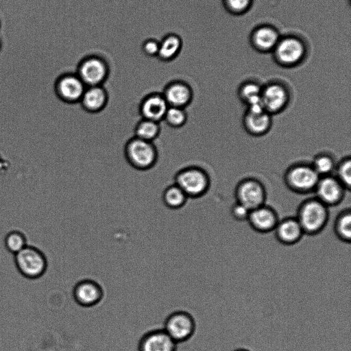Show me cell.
Returning a JSON list of instances; mask_svg holds the SVG:
<instances>
[{"label": "cell", "instance_id": "cell-1", "mask_svg": "<svg viewBox=\"0 0 351 351\" xmlns=\"http://www.w3.org/2000/svg\"><path fill=\"white\" fill-rule=\"evenodd\" d=\"M304 234L314 236L319 234L326 227L329 213L328 206L317 198L303 202L298 208L295 217Z\"/></svg>", "mask_w": 351, "mask_h": 351}, {"label": "cell", "instance_id": "cell-2", "mask_svg": "<svg viewBox=\"0 0 351 351\" xmlns=\"http://www.w3.org/2000/svg\"><path fill=\"white\" fill-rule=\"evenodd\" d=\"M124 156L133 168L146 171L152 169L157 162L158 152L154 142L147 141L133 136L124 146Z\"/></svg>", "mask_w": 351, "mask_h": 351}, {"label": "cell", "instance_id": "cell-3", "mask_svg": "<svg viewBox=\"0 0 351 351\" xmlns=\"http://www.w3.org/2000/svg\"><path fill=\"white\" fill-rule=\"evenodd\" d=\"M177 184L189 198L203 196L210 186L208 173L197 166H188L180 169L174 176Z\"/></svg>", "mask_w": 351, "mask_h": 351}, {"label": "cell", "instance_id": "cell-4", "mask_svg": "<svg viewBox=\"0 0 351 351\" xmlns=\"http://www.w3.org/2000/svg\"><path fill=\"white\" fill-rule=\"evenodd\" d=\"M110 71V66L105 58L92 54L80 60L75 73L86 86H103Z\"/></svg>", "mask_w": 351, "mask_h": 351}, {"label": "cell", "instance_id": "cell-5", "mask_svg": "<svg viewBox=\"0 0 351 351\" xmlns=\"http://www.w3.org/2000/svg\"><path fill=\"white\" fill-rule=\"evenodd\" d=\"M14 263L22 276L29 279L41 277L47 268L45 255L38 248L27 245L14 256Z\"/></svg>", "mask_w": 351, "mask_h": 351}, {"label": "cell", "instance_id": "cell-6", "mask_svg": "<svg viewBox=\"0 0 351 351\" xmlns=\"http://www.w3.org/2000/svg\"><path fill=\"white\" fill-rule=\"evenodd\" d=\"M163 329L176 343H179L192 337L195 332L196 324L189 313L176 311L167 317Z\"/></svg>", "mask_w": 351, "mask_h": 351}, {"label": "cell", "instance_id": "cell-7", "mask_svg": "<svg viewBox=\"0 0 351 351\" xmlns=\"http://www.w3.org/2000/svg\"><path fill=\"white\" fill-rule=\"evenodd\" d=\"M86 87L75 72H63L53 82L56 95L60 100L69 104L79 103Z\"/></svg>", "mask_w": 351, "mask_h": 351}, {"label": "cell", "instance_id": "cell-8", "mask_svg": "<svg viewBox=\"0 0 351 351\" xmlns=\"http://www.w3.org/2000/svg\"><path fill=\"white\" fill-rule=\"evenodd\" d=\"M320 178L311 165L306 164L292 166L285 176L288 186L300 193L315 189Z\"/></svg>", "mask_w": 351, "mask_h": 351}, {"label": "cell", "instance_id": "cell-9", "mask_svg": "<svg viewBox=\"0 0 351 351\" xmlns=\"http://www.w3.org/2000/svg\"><path fill=\"white\" fill-rule=\"evenodd\" d=\"M237 202L250 210L264 205L266 193L263 185L255 179L241 181L236 189Z\"/></svg>", "mask_w": 351, "mask_h": 351}, {"label": "cell", "instance_id": "cell-10", "mask_svg": "<svg viewBox=\"0 0 351 351\" xmlns=\"http://www.w3.org/2000/svg\"><path fill=\"white\" fill-rule=\"evenodd\" d=\"M261 102L271 115L282 111L288 105L290 95L285 86L280 83H270L262 87Z\"/></svg>", "mask_w": 351, "mask_h": 351}, {"label": "cell", "instance_id": "cell-11", "mask_svg": "<svg viewBox=\"0 0 351 351\" xmlns=\"http://www.w3.org/2000/svg\"><path fill=\"white\" fill-rule=\"evenodd\" d=\"M169 106L186 108L192 101L193 91L185 81L173 80L161 92Z\"/></svg>", "mask_w": 351, "mask_h": 351}, {"label": "cell", "instance_id": "cell-12", "mask_svg": "<svg viewBox=\"0 0 351 351\" xmlns=\"http://www.w3.org/2000/svg\"><path fill=\"white\" fill-rule=\"evenodd\" d=\"M315 190L317 199L326 206H330L342 200L346 189L336 177L329 175L319 178Z\"/></svg>", "mask_w": 351, "mask_h": 351}, {"label": "cell", "instance_id": "cell-13", "mask_svg": "<svg viewBox=\"0 0 351 351\" xmlns=\"http://www.w3.org/2000/svg\"><path fill=\"white\" fill-rule=\"evenodd\" d=\"M73 296L77 304L83 307H92L99 304L104 297L101 286L91 279H84L75 284Z\"/></svg>", "mask_w": 351, "mask_h": 351}, {"label": "cell", "instance_id": "cell-14", "mask_svg": "<svg viewBox=\"0 0 351 351\" xmlns=\"http://www.w3.org/2000/svg\"><path fill=\"white\" fill-rule=\"evenodd\" d=\"M169 107L161 92H152L145 95L138 104L142 119L160 123Z\"/></svg>", "mask_w": 351, "mask_h": 351}, {"label": "cell", "instance_id": "cell-15", "mask_svg": "<svg viewBox=\"0 0 351 351\" xmlns=\"http://www.w3.org/2000/svg\"><path fill=\"white\" fill-rule=\"evenodd\" d=\"M177 345L163 328L155 329L141 337L138 351H176Z\"/></svg>", "mask_w": 351, "mask_h": 351}, {"label": "cell", "instance_id": "cell-16", "mask_svg": "<svg viewBox=\"0 0 351 351\" xmlns=\"http://www.w3.org/2000/svg\"><path fill=\"white\" fill-rule=\"evenodd\" d=\"M247 221L254 231L266 234L274 232L279 219L273 208L264 204L250 210Z\"/></svg>", "mask_w": 351, "mask_h": 351}, {"label": "cell", "instance_id": "cell-17", "mask_svg": "<svg viewBox=\"0 0 351 351\" xmlns=\"http://www.w3.org/2000/svg\"><path fill=\"white\" fill-rule=\"evenodd\" d=\"M108 100V93L104 86H86L79 104L84 111L96 114L104 110Z\"/></svg>", "mask_w": 351, "mask_h": 351}, {"label": "cell", "instance_id": "cell-18", "mask_svg": "<svg viewBox=\"0 0 351 351\" xmlns=\"http://www.w3.org/2000/svg\"><path fill=\"white\" fill-rule=\"evenodd\" d=\"M274 232L276 239L285 245L298 243L304 235L295 217H287L279 220Z\"/></svg>", "mask_w": 351, "mask_h": 351}, {"label": "cell", "instance_id": "cell-19", "mask_svg": "<svg viewBox=\"0 0 351 351\" xmlns=\"http://www.w3.org/2000/svg\"><path fill=\"white\" fill-rule=\"evenodd\" d=\"M304 53L303 44L297 38H287L276 45V54L279 60L287 64L296 63Z\"/></svg>", "mask_w": 351, "mask_h": 351}, {"label": "cell", "instance_id": "cell-20", "mask_svg": "<svg viewBox=\"0 0 351 351\" xmlns=\"http://www.w3.org/2000/svg\"><path fill=\"white\" fill-rule=\"evenodd\" d=\"M271 116L265 110L259 112L246 110L243 117V125L247 132L252 135L262 136L271 128Z\"/></svg>", "mask_w": 351, "mask_h": 351}, {"label": "cell", "instance_id": "cell-21", "mask_svg": "<svg viewBox=\"0 0 351 351\" xmlns=\"http://www.w3.org/2000/svg\"><path fill=\"white\" fill-rule=\"evenodd\" d=\"M182 39L177 34L169 33L159 40L157 58L162 62H169L175 60L182 48Z\"/></svg>", "mask_w": 351, "mask_h": 351}, {"label": "cell", "instance_id": "cell-22", "mask_svg": "<svg viewBox=\"0 0 351 351\" xmlns=\"http://www.w3.org/2000/svg\"><path fill=\"white\" fill-rule=\"evenodd\" d=\"M189 197L175 183L167 186L162 194L163 204L169 208L176 210L183 207Z\"/></svg>", "mask_w": 351, "mask_h": 351}, {"label": "cell", "instance_id": "cell-23", "mask_svg": "<svg viewBox=\"0 0 351 351\" xmlns=\"http://www.w3.org/2000/svg\"><path fill=\"white\" fill-rule=\"evenodd\" d=\"M161 131L160 123L141 119L136 124L134 130V136L147 141L154 142Z\"/></svg>", "mask_w": 351, "mask_h": 351}, {"label": "cell", "instance_id": "cell-24", "mask_svg": "<svg viewBox=\"0 0 351 351\" xmlns=\"http://www.w3.org/2000/svg\"><path fill=\"white\" fill-rule=\"evenodd\" d=\"M334 233L342 242L351 241V212L344 210L336 218L333 226Z\"/></svg>", "mask_w": 351, "mask_h": 351}, {"label": "cell", "instance_id": "cell-25", "mask_svg": "<svg viewBox=\"0 0 351 351\" xmlns=\"http://www.w3.org/2000/svg\"><path fill=\"white\" fill-rule=\"evenodd\" d=\"M254 39L260 49L270 50L276 47L278 43V35L273 28L263 27L255 32Z\"/></svg>", "mask_w": 351, "mask_h": 351}, {"label": "cell", "instance_id": "cell-26", "mask_svg": "<svg viewBox=\"0 0 351 351\" xmlns=\"http://www.w3.org/2000/svg\"><path fill=\"white\" fill-rule=\"evenodd\" d=\"M262 87L256 82H248L241 85L239 96L246 106L261 102Z\"/></svg>", "mask_w": 351, "mask_h": 351}, {"label": "cell", "instance_id": "cell-27", "mask_svg": "<svg viewBox=\"0 0 351 351\" xmlns=\"http://www.w3.org/2000/svg\"><path fill=\"white\" fill-rule=\"evenodd\" d=\"M188 119L187 112L185 108L169 106L163 121L172 128H180L183 127Z\"/></svg>", "mask_w": 351, "mask_h": 351}, {"label": "cell", "instance_id": "cell-28", "mask_svg": "<svg viewBox=\"0 0 351 351\" xmlns=\"http://www.w3.org/2000/svg\"><path fill=\"white\" fill-rule=\"evenodd\" d=\"M4 245L8 251L16 254L27 246V239L23 232L13 230L5 236Z\"/></svg>", "mask_w": 351, "mask_h": 351}, {"label": "cell", "instance_id": "cell-29", "mask_svg": "<svg viewBox=\"0 0 351 351\" xmlns=\"http://www.w3.org/2000/svg\"><path fill=\"white\" fill-rule=\"evenodd\" d=\"M311 166L320 177L329 176L335 169L333 158L325 154L317 155L313 160Z\"/></svg>", "mask_w": 351, "mask_h": 351}, {"label": "cell", "instance_id": "cell-30", "mask_svg": "<svg viewBox=\"0 0 351 351\" xmlns=\"http://www.w3.org/2000/svg\"><path fill=\"white\" fill-rule=\"evenodd\" d=\"M337 179L346 189H350L351 185V160L346 158L342 160L336 168Z\"/></svg>", "mask_w": 351, "mask_h": 351}, {"label": "cell", "instance_id": "cell-31", "mask_svg": "<svg viewBox=\"0 0 351 351\" xmlns=\"http://www.w3.org/2000/svg\"><path fill=\"white\" fill-rule=\"evenodd\" d=\"M143 53L148 57H157L159 50V40L156 38H147L141 45Z\"/></svg>", "mask_w": 351, "mask_h": 351}, {"label": "cell", "instance_id": "cell-32", "mask_svg": "<svg viewBox=\"0 0 351 351\" xmlns=\"http://www.w3.org/2000/svg\"><path fill=\"white\" fill-rule=\"evenodd\" d=\"M232 217L239 221H247L250 210L245 206L237 202L231 208Z\"/></svg>", "mask_w": 351, "mask_h": 351}, {"label": "cell", "instance_id": "cell-33", "mask_svg": "<svg viewBox=\"0 0 351 351\" xmlns=\"http://www.w3.org/2000/svg\"><path fill=\"white\" fill-rule=\"evenodd\" d=\"M230 8L236 12H243L249 6L251 0H227Z\"/></svg>", "mask_w": 351, "mask_h": 351}, {"label": "cell", "instance_id": "cell-34", "mask_svg": "<svg viewBox=\"0 0 351 351\" xmlns=\"http://www.w3.org/2000/svg\"><path fill=\"white\" fill-rule=\"evenodd\" d=\"M234 351H250V350L245 349V348H238V349L234 350Z\"/></svg>", "mask_w": 351, "mask_h": 351}, {"label": "cell", "instance_id": "cell-35", "mask_svg": "<svg viewBox=\"0 0 351 351\" xmlns=\"http://www.w3.org/2000/svg\"><path fill=\"white\" fill-rule=\"evenodd\" d=\"M0 48H1V42H0Z\"/></svg>", "mask_w": 351, "mask_h": 351}]
</instances>
